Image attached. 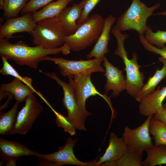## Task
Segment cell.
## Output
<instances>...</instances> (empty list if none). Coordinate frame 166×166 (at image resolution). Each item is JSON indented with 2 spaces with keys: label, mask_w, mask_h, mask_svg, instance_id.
<instances>
[{
  "label": "cell",
  "mask_w": 166,
  "mask_h": 166,
  "mask_svg": "<svg viewBox=\"0 0 166 166\" xmlns=\"http://www.w3.org/2000/svg\"><path fill=\"white\" fill-rule=\"evenodd\" d=\"M70 51L65 43L58 48L45 49L39 46H30L22 41L13 44L9 42L8 39L0 38L1 56L5 57L8 60H12L19 65H26L35 69L38 68L40 61H44L46 56L60 53L67 55Z\"/></svg>",
  "instance_id": "cell-1"
},
{
  "label": "cell",
  "mask_w": 166,
  "mask_h": 166,
  "mask_svg": "<svg viewBox=\"0 0 166 166\" xmlns=\"http://www.w3.org/2000/svg\"><path fill=\"white\" fill-rule=\"evenodd\" d=\"M111 33L117 42V48L114 54L122 58L125 66V90L131 96L135 98L144 84L145 76L140 70V66L137 62V54L133 53L131 59L128 57V53L124 47V42L129 37L128 35L122 34L115 26L112 29Z\"/></svg>",
  "instance_id": "cell-2"
},
{
  "label": "cell",
  "mask_w": 166,
  "mask_h": 166,
  "mask_svg": "<svg viewBox=\"0 0 166 166\" xmlns=\"http://www.w3.org/2000/svg\"><path fill=\"white\" fill-rule=\"evenodd\" d=\"M160 6V4L157 3L149 7L140 0H132L128 8L117 18L115 26L121 32L133 30L144 35L148 18Z\"/></svg>",
  "instance_id": "cell-3"
},
{
  "label": "cell",
  "mask_w": 166,
  "mask_h": 166,
  "mask_svg": "<svg viewBox=\"0 0 166 166\" xmlns=\"http://www.w3.org/2000/svg\"><path fill=\"white\" fill-rule=\"evenodd\" d=\"M104 20L99 14H94L82 24L73 34L66 36L65 43L70 50L82 51L96 42L103 28Z\"/></svg>",
  "instance_id": "cell-4"
},
{
  "label": "cell",
  "mask_w": 166,
  "mask_h": 166,
  "mask_svg": "<svg viewBox=\"0 0 166 166\" xmlns=\"http://www.w3.org/2000/svg\"><path fill=\"white\" fill-rule=\"evenodd\" d=\"M30 34L34 45L45 49L62 46L68 36L58 18L47 19L37 22Z\"/></svg>",
  "instance_id": "cell-5"
},
{
  "label": "cell",
  "mask_w": 166,
  "mask_h": 166,
  "mask_svg": "<svg viewBox=\"0 0 166 166\" xmlns=\"http://www.w3.org/2000/svg\"><path fill=\"white\" fill-rule=\"evenodd\" d=\"M65 144L59 147V150L50 154H43L39 153L36 156L40 161L39 166H61L64 165H72L79 166H96L98 160H95L88 162H83L75 156L73 148L78 141V139H73L68 137L65 140Z\"/></svg>",
  "instance_id": "cell-6"
},
{
  "label": "cell",
  "mask_w": 166,
  "mask_h": 166,
  "mask_svg": "<svg viewBox=\"0 0 166 166\" xmlns=\"http://www.w3.org/2000/svg\"><path fill=\"white\" fill-rule=\"evenodd\" d=\"M91 74H75L68 77L69 83L72 86L74 92L78 106L82 113L86 117L91 116L92 113L86 109V100L92 96L97 95L102 97L107 102L113 110L110 97L101 93L97 89L91 80Z\"/></svg>",
  "instance_id": "cell-7"
},
{
  "label": "cell",
  "mask_w": 166,
  "mask_h": 166,
  "mask_svg": "<svg viewBox=\"0 0 166 166\" xmlns=\"http://www.w3.org/2000/svg\"><path fill=\"white\" fill-rule=\"evenodd\" d=\"M40 71L45 76L55 81L61 87L64 93L62 101L64 106L67 111V118L73 124L76 129L86 131L85 127L86 118L78 106L74 89L71 85L62 81L54 72L45 73L41 70Z\"/></svg>",
  "instance_id": "cell-8"
},
{
  "label": "cell",
  "mask_w": 166,
  "mask_h": 166,
  "mask_svg": "<svg viewBox=\"0 0 166 166\" xmlns=\"http://www.w3.org/2000/svg\"><path fill=\"white\" fill-rule=\"evenodd\" d=\"M53 62L57 65L61 75L68 77L81 74H92L96 72L104 73L105 69L101 65L103 61L93 58L87 60L74 61L65 59L62 57L46 56L44 61Z\"/></svg>",
  "instance_id": "cell-9"
},
{
  "label": "cell",
  "mask_w": 166,
  "mask_h": 166,
  "mask_svg": "<svg viewBox=\"0 0 166 166\" xmlns=\"http://www.w3.org/2000/svg\"><path fill=\"white\" fill-rule=\"evenodd\" d=\"M153 116L148 117L143 124L134 129L125 127L122 137L129 151L142 156L144 152L154 145L149 131V123Z\"/></svg>",
  "instance_id": "cell-10"
},
{
  "label": "cell",
  "mask_w": 166,
  "mask_h": 166,
  "mask_svg": "<svg viewBox=\"0 0 166 166\" xmlns=\"http://www.w3.org/2000/svg\"><path fill=\"white\" fill-rule=\"evenodd\" d=\"M25 102V105L18 113L10 135L26 134L43 111L42 106L37 101L34 93L28 96Z\"/></svg>",
  "instance_id": "cell-11"
},
{
  "label": "cell",
  "mask_w": 166,
  "mask_h": 166,
  "mask_svg": "<svg viewBox=\"0 0 166 166\" xmlns=\"http://www.w3.org/2000/svg\"><path fill=\"white\" fill-rule=\"evenodd\" d=\"M37 23L34 21L32 13H28L22 16L8 18L0 26V38H14L13 35L20 32H27L30 34Z\"/></svg>",
  "instance_id": "cell-12"
},
{
  "label": "cell",
  "mask_w": 166,
  "mask_h": 166,
  "mask_svg": "<svg viewBox=\"0 0 166 166\" xmlns=\"http://www.w3.org/2000/svg\"><path fill=\"white\" fill-rule=\"evenodd\" d=\"M103 62L105 70L104 75L106 79L104 94L107 95L108 93L112 90L110 97L115 98L125 89V78L123 74V71L113 65L105 56Z\"/></svg>",
  "instance_id": "cell-13"
},
{
  "label": "cell",
  "mask_w": 166,
  "mask_h": 166,
  "mask_svg": "<svg viewBox=\"0 0 166 166\" xmlns=\"http://www.w3.org/2000/svg\"><path fill=\"white\" fill-rule=\"evenodd\" d=\"M115 21V17L111 15L104 19L102 31L92 50L86 55L87 58L91 59L93 58L103 61L105 55L109 51L108 45L110 39V33Z\"/></svg>",
  "instance_id": "cell-14"
},
{
  "label": "cell",
  "mask_w": 166,
  "mask_h": 166,
  "mask_svg": "<svg viewBox=\"0 0 166 166\" xmlns=\"http://www.w3.org/2000/svg\"><path fill=\"white\" fill-rule=\"evenodd\" d=\"M166 98V86L160 89L159 86L145 96L139 102V111L144 116L154 115L161 108L164 100Z\"/></svg>",
  "instance_id": "cell-15"
},
{
  "label": "cell",
  "mask_w": 166,
  "mask_h": 166,
  "mask_svg": "<svg viewBox=\"0 0 166 166\" xmlns=\"http://www.w3.org/2000/svg\"><path fill=\"white\" fill-rule=\"evenodd\" d=\"M38 153L19 142L0 138V156L2 162L7 159H17L24 156H36Z\"/></svg>",
  "instance_id": "cell-16"
},
{
  "label": "cell",
  "mask_w": 166,
  "mask_h": 166,
  "mask_svg": "<svg viewBox=\"0 0 166 166\" xmlns=\"http://www.w3.org/2000/svg\"><path fill=\"white\" fill-rule=\"evenodd\" d=\"M128 150V147L123 138H119L115 133L111 132L108 146L104 154L97 161L96 166H100L106 162L117 161Z\"/></svg>",
  "instance_id": "cell-17"
},
{
  "label": "cell",
  "mask_w": 166,
  "mask_h": 166,
  "mask_svg": "<svg viewBox=\"0 0 166 166\" xmlns=\"http://www.w3.org/2000/svg\"><path fill=\"white\" fill-rule=\"evenodd\" d=\"M83 8L79 4L75 3L65 7L58 17L61 24L66 31L68 36L74 34L81 25L77 22L81 15Z\"/></svg>",
  "instance_id": "cell-18"
},
{
  "label": "cell",
  "mask_w": 166,
  "mask_h": 166,
  "mask_svg": "<svg viewBox=\"0 0 166 166\" xmlns=\"http://www.w3.org/2000/svg\"><path fill=\"white\" fill-rule=\"evenodd\" d=\"M8 92L12 94L19 103L25 101L27 97L36 93L40 96L41 93L34 90L19 79L14 78L10 83H2L0 92Z\"/></svg>",
  "instance_id": "cell-19"
},
{
  "label": "cell",
  "mask_w": 166,
  "mask_h": 166,
  "mask_svg": "<svg viewBox=\"0 0 166 166\" xmlns=\"http://www.w3.org/2000/svg\"><path fill=\"white\" fill-rule=\"evenodd\" d=\"M73 0H58L52 2L42 9L32 13L36 23L43 20L57 18L62 10Z\"/></svg>",
  "instance_id": "cell-20"
},
{
  "label": "cell",
  "mask_w": 166,
  "mask_h": 166,
  "mask_svg": "<svg viewBox=\"0 0 166 166\" xmlns=\"http://www.w3.org/2000/svg\"><path fill=\"white\" fill-rule=\"evenodd\" d=\"M158 59L159 61L163 63V67L160 69H157L154 75L149 77L147 82L144 84L135 98L138 102L155 90L158 84L166 77V60L161 56L159 57Z\"/></svg>",
  "instance_id": "cell-21"
},
{
  "label": "cell",
  "mask_w": 166,
  "mask_h": 166,
  "mask_svg": "<svg viewBox=\"0 0 166 166\" xmlns=\"http://www.w3.org/2000/svg\"><path fill=\"white\" fill-rule=\"evenodd\" d=\"M147 156L142 161L143 166L166 165V145H154L146 151Z\"/></svg>",
  "instance_id": "cell-22"
},
{
  "label": "cell",
  "mask_w": 166,
  "mask_h": 166,
  "mask_svg": "<svg viewBox=\"0 0 166 166\" xmlns=\"http://www.w3.org/2000/svg\"><path fill=\"white\" fill-rule=\"evenodd\" d=\"M19 103L16 101L9 111L3 113L0 112V134L10 135L18 114V107Z\"/></svg>",
  "instance_id": "cell-23"
},
{
  "label": "cell",
  "mask_w": 166,
  "mask_h": 166,
  "mask_svg": "<svg viewBox=\"0 0 166 166\" xmlns=\"http://www.w3.org/2000/svg\"><path fill=\"white\" fill-rule=\"evenodd\" d=\"M149 131L154 140V145H166V124L160 120L151 118L149 124Z\"/></svg>",
  "instance_id": "cell-24"
},
{
  "label": "cell",
  "mask_w": 166,
  "mask_h": 166,
  "mask_svg": "<svg viewBox=\"0 0 166 166\" xmlns=\"http://www.w3.org/2000/svg\"><path fill=\"white\" fill-rule=\"evenodd\" d=\"M29 0H5L3 10L8 18L17 17Z\"/></svg>",
  "instance_id": "cell-25"
},
{
  "label": "cell",
  "mask_w": 166,
  "mask_h": 166,
  "mask_svg": "<svg viewBox=\"0 0 166 166\" xmlns=\"http://www.w3.org/2000/svg\"><path fill=\"white\" fill-rule=\"evenodd\" d=\"M144 36L148 42L152 45H155L158 48H161L165 46L166 31L157 30L154 32L151 27L148 26Z\"/></svg>",
  "instance_id": "cell-26"
},
{
  "label": "cell",
  "mask_w": 166,
  "mask_h": 166,
  "mask_svg": "<svg viewBox=\"0 0 166 166\" xmlns=\"http://www.w3.org/2000/svg\"><path fill=\"white\" fill-rule=\"evenodd\" d=\"M3 66L0 70V73L3 75H10L19 79L31 88L35 90L32 85V79L26 77H22L8 62V60L4 56H1Z\"/></svg>",
  "instance_id": "cell-27"
},
{
  "label": "cell",
  "mask_w": 166,
  "mask_h": 166,
  "mask_svg": "<svg viewBox=\"0 0 166 166\" xmlns=\"http://www.w3.org/2000/svg\"><path fill=\"white\" fill-rule=\"evenodd\" d=\"M142 156L128 150L117 161V166H142Z\"/></svg>",
  "instance_id": "cell-28"
},
{
  "label": "cell",
  "mask_w": 166,
  "mask_h": 166,
  "mask_svg": "<svg viewBox=\"0 0 166 166\" xmlns=\"http://www.w3.org/2000/svg\"><path fill=\"white\" fill-rule=\"evenodd\" d=\"M48 105L56 115L55 121L57 126L63 128L65 132H67L71 136L74 135L76 133V128L73 124L69 121L67 117H65L57 112L49 104Z\"/></svg>",
  "instance_id": "cell-29"
},
{
  "label": "cell",
  "mask_w": 166,
  "mask_h": 166,
  "mask_svg": "<svg viewBox=\"0 0 166 166\" xmlns=\"http://www.w3.org/2000/svg\"><path fill=\"white\" fill-rule=\"evenodd\" d=\"M101 0H82L79 4L82 6L83 10L81 17L77 23L81 25L89 18V14L97 5Z\"/></svg>",
  "instance_id": "cell-30"
},
{
  "label": "cell",
  "mask_w": 166,
  "mask_h": 166,
  "mask_svg": "<svg viewBox=\"0 0 166 166\" xmlns=\"http://www.w3.org/2000/svg\"><path fill=\"white\" fill-rule=\"evenodd\" d=\"M54 0H29L21 12L22 14L33 13Z\"/></svg>",
  "instance_id": "cell-31"
},
{
  "label": "cell",
  "mask_w": 166,
  "mask_h": 166,
  "mask_svg": "<svg viewBox=\"0 0 166 166\" xmlns=\"http://www.w3.org/2000/svg\"><path fill=\"white\" fill-rule=\"evenodd\" d=\"M140 42L147 50L159 55L166 60V46L161 48L153 45L145 39L143 35L138 34Z\"/></svg>",
  "instance_id": "cell-32"
},
{
  "label": "cell",
  "mask_w": 166,
  "mask_h": 166,
  "mask_svg": "<svg viewBox=\"0 0 166 166\" xmlns=\"http://www.w3.org/2000/svg\"><path fill=\"white\" fill-rule=\"evenodd\" d=\"M153 117L166 124V103L163 104L161 109L154 115Z\"/></svg>",
  "instance_id": "cell-33"
},
{
  "label": "cell",
  "mask_w": 166,
  "mask_h": 166,
  "mask_svg": "<svg viewBox=\"0 0 166 166\" xmlns=\"http://www.w3.org/2000/svg\"><path fill=\"white\" fill-rule=\"evenodd\" d=\"M17 159H9L4 161L6 166H16L17 163Z\"/></svg>",
  "instance_id": "cell-34"
},
{
  "label": "cell",
  "mask_w": 166,
  "mask_h": 166,
  "mask_svg": "<svg viewBox=\"0 0 166 166\" xmlns=\"http://www.w3.org/2000/svg\"><path fill=\"white\" fill-rule=\"evenodd\" d=\"M5 0H0V8L3 9Z\"/></svg>",
  "instance_id": "cell-35"
},
{
  "label": "cell",
  "mask_w": 166,
  "mask_h": 166,
  "mask_svg": "<svg viewBox=\"0 0 166 166\" xmlns=\"http://www.w3.org/2000/svg\"><path fill=\"white\" fill-rule=\"evenodd\" d=\"M156 14L157 15H166V10L164 11L163 12H159V13H157Z\"/></svg>",
  "instance_id": "cell-36"
}]
</instances>
